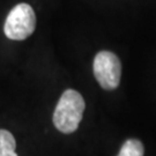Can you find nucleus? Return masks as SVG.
<instances>
[{
  "mask_svg": "<svg viewBox=\"0 0 156 156\" xmlns=\"http://www.w3.org/2000/svg\"><path fill=\"white\" fill-rule=\"evenodd\" d=\"M94 74L103 89H116L122 76V64L119 58L110 51L98 52L94 59Z\"/></svg>",
  "mask_w": 156,
  "mask_h": 156,
  "instance_id": "7ed1b4c3",
  "label": "nucleus"
},
{
  "mask_svg": "<svg viewBox=\"0 0 156 156\" xmlns=\"http://www.w3.org/2000/svg\"><path fill=\"white\" fill-rule=\"evenodd\" d=\"M86 104L83 97L76 90L64 91L53 113V124L62 133H73L82 119Z\"/></svg>",
  "mask_w": 156,
  "mask_h": 156,
  "instance_id": "f257e3e1",
  "label": "nucleus"
},
{
  "mask_svg": "<svg viewBox=\"0 0 156 156\" xmlns=\"http://www.w3.org/2000/svg\"><path fill=\"white\" fill-rule=\"evenodd\" d=\"M36 27V15L28 4H19L8 14L4 31L9 39L23 41L34 33Z\"/></svg>",
  "mask_w": 156,
  "mask_h": 156,
  "instance_id": "f03ea898",
  "label": "nucleus"
},
{
  "mask_svg": "<svg viewBox=\"0 0 156 156\" xmlns=\"http://www.w3.org/2000/svg\"><path fill=\"white\" fill-rule=\"evenodd\" d=\"M144 153L145 151L141 141L136 139H129L120 148L118 156H144Z\"/></svg>",
  "mask_w": 156,
  "mask_h": 156,
  "instance_id": "39448f33",
  "label": "nucleus"
},
{
  "mask_svg": "<svg viewBox=\"0 0 156 156\" xmlns=\"http://www.w3.org/2000/svg\"><path fill=\"white\" fill-rule=\"evenodd\" d=\"M16 142L13 134L6 129H0V156H17Z\"/></svg>",
  "mask_w": 156,
  "mask_h": 156,
  "instance_id": "20e7f679",
  "label": "nucleus"
}]
</instances>
